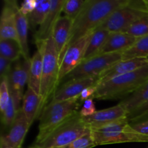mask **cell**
<instances>
[{"mask_svg":"<svg viewBox=\"0 0 148 148\" xmlns=\"http://www.w3.org/2000/svg\"><path fill=\"white\" fill-rule=\"evenodd\" d=\"M128 1L129 0H87L82 11L73 22L68 48L99 28L116 10L126 5Z\"/></svg>","mask_w":148,"mask_h":148,"instance_id":"obj_1","label":"cell"},{"mask_svg":"<svg viewBox=\"0 0 148 148\" xmlns=\"http://www.w3.org/2000/svg\"><path fill=\"white\" fill-rule=\"evenodd\" d=\"M148 80V65L97 85L92 99L112 100L127 97Z\"/></svg>","mask_w":148,"mask_h":148,"instance_id":"obj_2","label":"cell"},{"mask_svg":"<svg viewBox=\"0 0 148 148\" xmlns=\"http://www.w3.org/2000/svg\"><path fill=\"white\" fill-rule=\"evenodd\" d=\"M90 132V128L84 122L79 111L43 137L36 140L33 146L36 148L63 147Z\"/></svg>","mask_w":148,"mask_h":148,"instance_id":"obj_3","label":"cell"},{"mask_svg":"<svg viewBox=\"0 0 148 148\" xmlns=\"http://www.w3.org/2000/svg\"><path fill=\"white\" fill-rule=\"evenodd\" d=\"M36 45L37 50L40 51L43 56V74L40 95L42 98V108L43 110L48 105L49 100L50 98L52 99L58 89L59 63L52 37L44 41L36 43Z\"/></svg>","mask_w":148,"mask_h":148,"instance_id":"obj_4","label":"cell"},{"mask_svg":"<svg viewBox=\"0 0 148 148\" xmlns=\"http://www.w3.org/2000/svg\"><path fill=\"white\" fill-rule=\"evenodd\" d=\"M90 130L96 146L117 143L148 142V136L140 134L133 130L128 119L100 128L91 129Z\"/></svg>","mask_w":148,"mask_h":148,"instance_id":"obj_5","label":"cell"},{"mask_svg":"<svg viewBox=\"0 0 148 148\" xmlns=\"http://www.w3.org/2000/svg\"><path fill=\"white\" fill-rule=\"evenodd\" d=\"M80 103L79 97L48 103L39 116L38 134L36 140L43 137L51 130L77 113Z\"/></svg>","mask_w":148,"mask_h":148,"instance_id":"obj_6","label":"cell"},{"mask_svg":"<svg viewBox=\"0 0 148 148\" xmlns=\"http://www.w3.org/2000/svg\"><path fill=\"white\" fill-rule=\"evenodd\" d=\"M148 14L144 1L129 0L126 5L116 10L100 27L110 33L126 32L134 23Z\"/></svg>","mask_w":148,"mask_h":148,"instance_id":"obj_7","label":"cell"},{"mask_svg":"<svg viewBox=\"0 0 148 148\" xmlns=\"http://www.w3.org/2000/svg\"><path fill=\"white\" fill-rule=\"evenodd\" d=\"M121 60H122L121 53H103L85 59L67 76L65 77L61 83L63 84L71 79L101 75Z\"/></svg>","mask_w":148,"mask_h":148,"instance_id":"obj_8","label":"cell"},{"mask_svg":"<svg viewBox=\"0 0 148 148\" xmlns=\"http://www.w3.org/2000/svg\"><path fill=\"white\" fill-rule=\"evenodd\" d=\"M90 34L79 39L66 50L59 66V85L64 78L67 76L83 61L87 45Z\"/></svg>","mask_w":148,"mask_h":148,"instance_id":"obj_9","label":"cell"},{"mask_svg":"<svg viewBox=\"0 0 148 148\" xmlns=\"http://www.w3.org/2000/svg\"><path fill=\"white\" fill-rule=\"evenodd\" d=\"M101 75L71 79L64 82L62 86L56 90L50 102L66 101L79 97L81 92L87 88L98 85L101 82Z\"/></svg>","mask_w":148,"mask_h":148,"instance_id":"obj_10","label":"cell"},{"mask_svg":"<svg viewBox=\"0 0 148 148\" xmlns=\"http://www.w3.org/2000/svg\"><path fill=\"white\" fill-rule=\"evenodd\" d=\"M128 115L129 112L126 108L121 103H118L111 108L97 111L90 116L82 117V119L91 130L128 119Z\"/></svg>","mask_w":148,"mask_h":148,"instance_id":"obj_11","label":"cell"},{"mask_svg":"<svg viewBox=\"0 0 148 148\" xmlns=\"http://www.w3.org/2000/svg\"><path fill=\"white\" fill-rule=\"evenodd\" d=\"M30 60L23 59V60L17 61L8 77L10 94L20 103L23 101L25 86L28 83Z\"/></svg>","mask_w":148,"mask_h":148,"instance_id":"obj_12","label":"cell"},{"mask_svg":"<svg viewBox=\"0 0 148 148\" xmlns=\"http://www.w3.org/2000/svg\"><path fill=\"white\" fill-rule=\"evenodd\" d=\"M30 127L24 113L20 108L14 121L9 127V131L1 136V147L21 148Z\"/></svg>","mask_w":148,"mask_h":148,"instance_id":"obj_13","label":"cell"},{"mask_svg":"<svg viewBox=\"0 0 148 148\" xmlns=\"http://www.w3.org/2000/svg\"><path fill=\"white\" fill-rule=\"evenodd\" d=\"M73 22L74 20L66 16H61L56 21L52 32L51 37L58 55L59 66L67 50Z\"/></svg>","mask_w":148,"mask_h":148,"instance_id":"obj_14","label":"cell"},{"mask_svg":"<svg viewBox=\"0 0 148 148\" xmlns=\"http://www.w3.org/2000/svg\"><path fill=\"white\" fill-rule=\"evenodd\" d=\"M16 1H4L0 19V40H13L18 43L16 31Z\"/></svg>","mask_w":148,"mask_h":148,"instance_id":"obj_15","label":"cell"},{"mask_svg":"<svg viewBox=\"0 0 148 148\" xmlns=\"http://www.w3.org/2000/svg\"><path fill=\"white\" fill-rule=\"evenodd\" d=\"M64 1L65 0H51L49 13L34 35L35 43L44 41L51 37L55 24L61 17Z\"/></svg>","mask_w":148,"mask_h":148,"instance_id":"obj_16","label":"cell"},{"mask_svg":"<svg viewBox=\"0 0 148 148\" xmlns=\"http://www.w3.org/2000/svg\"><path fill=\"white\" fill-rule=\"evenodd\" d=\"M147 65H148L147 58L121 60L101 74V79L100 83L106 82V81L117 76H119V75L134 72V71L141 69Z\"/></svg>","mask_w":148,"mask_h":148,"instance_id":"obj_17","label":"cell"},{"mask_svg":"<svg viewBox=\"0 0 148 148\" xmlns=\"http://www.w3.org/2000/svg\"><path fill=\"white\" fill-rule=\"evenodd\" d=\"M137 38L124 32L110 33L99 54L121 53L130 49L137 40Z\"/></svg>","mask_w":148,"mask_h":148,"instance_id":"obj_18","label":"cell"},{"mask_svg":"<svg viewBox=\"0 0 148 148\" xmlns=\"http://www.w3.org/2000/svg\"><path fill=\"white\" fill-rule=\"evenodd\" d=\"M22 102L21 110L24 113L30 126H31L36 117L40 116L43 111L41 96L27 87L24 92Z\"/></svg>","mask_w":148,"mask_h":148,"instance_id":"obj_19","label":"cell"},{"mask_svg":"<svg viewBox=\"0 0 148 148\" xmlns=\"http://www.w3.org/2000/svg\"><path fill=\"white\" fill-rule=\"evenodd\" d=\"M16 31L18 43L22 52V56L25 60H29V48L27 43L29 21L27 15L23 14L19 10V7L16 10Z\"/></svg>","mask_w":148,"mask_h":148,"instance_id":"obj_20","label":"cell"},{"mask_svg":"<svg viewBox=\"0 0 148 148\" xmlns=\"http://www.w3.org/2000/svg\"><path fill=\"white\" fill-rule=\"evenodd\" d=\"M43 74V56L40 51L37 50L30 58L29 78L27 87L40 95Z\"/></svg>","mask_w":148,"mask_h":148,"instance_id":"obj_21","label":"cell"},{"mask_svg":"<svg viewBox=\"0 0 148 148\" xmlns=\"http://www.w3.org/2000/svg\"><path fill=\"white\" fill-rule=\"evenodd\" d=\"M109 34L110 32L103 27H99L92 32L87 45L83 60L99 55Z\"/></svg>","mask_w":148,"mask_h":148,"instance_id":"obj_22","label":"cell"},{"mask_svg":"<svg viewBox=\"0 0 148 148\" xmlns=\"http://www.w3.org/2000/svg\"><path fill=\"white\" fill-rule=\"evenodd\" d=\"M147 102H148V80L139 87L134 92L123 99L119 103L126 108L130 114Z\"/></svg>","mask_w":148,"mask_h":148,"instance_id":"obj_23","label":"cell"},{"mask_svg":"<svg viewBox=\"0 0 148 148\" xmlns=\"http://www.w3.org/2000/svg\"><path fill=\"white\" fill-rule=\"evenodd\" d=\"M121 55L122 60L148 58V35L138 38L135 43Z\"/></svg>","mask_w":148,"mask_h":148,"instance_id":"obj_24","label":"cell"},{"mask_svg":"<svg viewBox=\"0 0 148 148\" xmlns=\"http://www.w3.org/2000/svg\"><path fill=\"white\" fill-rule=\"evenodd\" d=\"M51 7V0L37 1L36 8L29 15H27L29 25L33 29L40 26L44 21Z\"/></svg>","mask_w":148,"mask_h":148,"instance_id":"obj_25","label":"cell"},{"mask_svg":"<svg viewBox=\"0 0 148 148\" xmlns=\"http://www.w3.org/2000/svg\"><path fill=\"white\" fill-rule=\"evenodd\" d=\"M0 56L12 62L18 61L22 56L19 43L13 40H0Z\"/></svg>","mask_w":148,"mask_h":148,"instance_id":"obj_26","label":"cell"},{"mask_svg":"<svg viewBox=\"0 0 148 148\" xmlns=\"http://www.w3.org/2000/svg\"><path fill=\"white\" fill-rule=\"evenodd\" d=\"M20 103L10 94V99L7 108L1 113V121L4 127H10L15 120L17 114L21 108L20 107Z\"/></svg>","mask_w":148,"mask_h":148,"instance_id":"obj_27","label":"cell"},{"mask_svg":"<svg viewBox=\"0 0 148 148\" xmlns=\"http://www.w3.org/2000/svg\"><path fill=\"white\" fill-rule=\"evenodd\" d=\"M87 0H65L63 12L66 17L75 20L85 6Z\"/></svg>","mask_w":148,"mask_h":148,"instance_id":"obj_28","label":"cell"},{"mask_svg":"<svg viewBox=\"0 0 148 148\" xmlns=\"http://www.w3.org/2000/svg\"><path fill=\"white\" fill-rule=\"evenodd\" d=\"M124 33H127L134 37L138 38L148 35V14L145 17L139 20L132 25L128 30Z\"/></svg>","mask_w":148,"mask_h":148,"instance_id":"obj_29","label":"cell"},{"mask_svg":"<svg viewBox=\"0 0 148 148\" xmlns=\"http://www.w3.org/2000/svg\"><path fill=\"white\" fill-rule=\"evenodd\" d=\"M95 146L90 130V132L81 136L68 145L60 148H92Z\"/></svg>","mask_w":148,"mask_h":148,"instance_id":"obj_30","label":"cell"},{"mask_svg":"<svg viewBox=\"0 0 148 148\" xmlns=\"http://www.w3.org/2000/svg\"><path fill=\"white\" fill-rule=\"evenodd\" d=\"M10 99V91L9 88L8 78H4L1 79L0 85V111L1 113L4 112L7 108Z\"/></svg>","mask_w":148,"mask_h":148,"instance_id":"obj_31","label":"cell"},{"mask_svg":"<svg viewBox=\"0 0 148 148\" xmlns=\"http://www.w3.org/2000/svg\"><path fill=\"white\" fill-rule=\"evenodd\" d=\"M148 117V102L142 105L137 109L130 113L128 116V120L130 123H134L140 121Z\"/></svg>","mask_w":148,"mask_h":148,"instance_id":"obj_32","label":"cell"},{"mask_svg":"<svg viewBox=\"0 0 148 148\" xmlns=\"http://www.w3.org/2000/svg\"><path fill=\"white\" fill-rule=\"evenodd\" d=\"M96 111L93 99L90 98V99L86 100L83 102L82 107L79 110V114H80L81 116L84 118V117H88L93 115Z\"/></svg>","mask_w":148,"mask_h":148,"instance_id":"obj_33","label":"cell"},{"mask_svg":"<svg viewBox=\"0 0 148 148\" xmlns=\"http://www.w3.org/2000/svg\"><path fill=\"white\" fill-rule=\"evenodd\" d=\"M12 62L0 56V77H1V79H4V78H8L12 69Z\"/></svg>","mask_w":148,"mask_h":148,"instance_id":"obj_34","label":"cell"},{"mask_svg":"<svg viewBox=\"0 0 148 148\" xmlns=\"http://www.w3.org/2000/svg\"><path fill=\"white\" fill-rule=\"evenodd\" d=\"M130 124L133 130L137 131V132L143 135L148 136V117L145 119L141 120L137 122L130 123Z\"/></svg>","mask_w":148,"mask_h":148,"instance_id":"obj_35","label":"cell"},{"mask_svg":"<svg viewBox=\"0 0 148 148\" xmlns=\"http://www.w3.org/2000/svg\"><path fill=\"white\" fill-rule=\"evenodd\" d=\"M37 4V0H26L22 3L19 7V10L25 15H29L36 8Z\"/></svg>","mask_w":148,"mask_h":148,"instance_id":"obj_36","label":"cell"},{"mask_svg":"<svg viewBox=\"0 0 148 148\" xmlns=\"http://www.w3.org/2000/svg\"><path fill=\"white\" fill-rule=\"evenodd\" d=\"M97 90V85H93V86H90L89 88H87L81 92L80 95H79V100H80L81 103L84 102L86 100L92 98L93 97L94 94H95V91Z\"/></svg>","mask_w":148,"mask_h":148,"instance_id":"obj_37","label":"cell"},{"mask_svg":"<svg viewBox=\"0 0 148 148\" xmlns=\"http://www.w3.org/2000/svg\"><path fill=\"white\" fill-rule=\"evenodd\" d=\"M145 2L146 7H147V10H148V0H145Z\"/></svg>","mask_w":148,"mask_h":148,"instance_id":"obj_38","label":"cell"},{"mask_svg":"<svg viewBox=\"0 0 148 148\" xmlns=\"http://www.w3.org/2000/svg\"><path fill=\"white\" fill-rule=\"evenodd\" d=\"M1 148H12V147H1Z\"/></svg>","mask_w":148,"mask_h":148,"instance_id":"obj_39","label":"cell"},{"mask_svg":"<svg viewBox=\"0 0 148 148\" xmlns=\"http://www.w3.org/2000/svg\"><path fill=\"white\" fill-rule=\"evenodd\" d=\"M30 148H36V147H35L34 146H33V147H30Z\"/></svg>","mask_w":148,"mask_h":148,"instance_id":"obj_40","label":"cell"},{"mask_svg":"<svg viewBox=\"0 0 148 148\" xmlns=\"http://www.w3.org/2000/svg\"><path fill=\"white\" fill-rule=\"evenodd\" d=\"M147 64H148V58H147Z\"/></svg>","mask_w":148,"mask_h":148,"instance_id":"obj_41","label":"cell"}]
</instances>
